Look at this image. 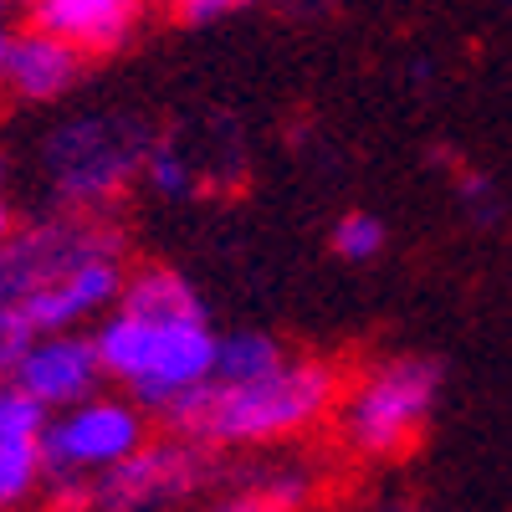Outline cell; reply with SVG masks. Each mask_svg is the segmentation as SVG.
Instances as JSON below:
<instances>
[{
    "mask_svg": "<svg viewBox=\"0 0 512 512\" xmlns=\"http://www.w3.org/2000/svg\"><path fill=\"white\" fill-rule=\"evenodd\" d=\"M338 395L344 379L328 359L287 354L272 374L256 379H205L164 415V425L205 451H272L323 425L338 410Z\"/></svg>",
    "mask_w": 512,
    "mask_h": 512,
    "instance_id": "obj_1",
    "label": "cell"
},
{
    "mask_svg": "<svg viewBox=\"0 0 512 512\" xmlns=\"http://www.w3.org/2000/svg\"><path fill=\"white\" fill-rule=\"evenodd\" d=\"M98 359L103 374L128 390V400L169 415L185 395L216 374L221 333L210 328L205 313H139V308H113L98 333Z\"/></svg>",
    "mask_w": 512,
    "mask_h": 512,
    "instance_id": "obj_2",
    "label": "cell"
},
{
    "mask_svg": "<svg viewBox=\"0 0 512 512\" xmlns=\"http://www.w3.org/2000/svg\"><path fill=\"white\" fill-rule=\"evenodd\" d=\"M159 134L139 113H77L41 139V180L57 210H113L139 185Z\"/></svg>",
    "mask_w": 512,
    "mask_h": 512,
    "instance_id": "obj_3",
    "label": "cell"
},
{
    "mask_svg": "<svg viewBox=\"0 0 512 512\" xmlns=\"http://www.w3.org/2000/svg\"><path fill=\"white\" fill-rule=\"evenodd\" d=\"M441 400V364L425 354H395L369 364L333 410L338 446L359 461H400L420 446Z\"/></svg>",
    "mask_w": 512,
    "mask_h": 512,
    "instance_id": "obj_4",
    "label": "cell"
},
{
    "mask_svg": "<svg viewBox=\"0 0 512 512\" xmlns=\"http://www.w3.org/2000/svg\"><path fill=\"white\" fill-rule=\"evenodd\" d=\"M149 441V410L128 395H93L47 415L41 431V461H47V497L52 512H93V482L113 472Z\"/></svg>",
    "mask_w": 512,
    "mask_h": 512,
    "instance_id": "obj_5",
    "label": "cell"
},
{
    "mask_svg": "<svg viewBox=\"0 0 512 512\" xmlns=\"http://www.w3.org/2000/svg\"><path fill=\"white\" fill-rule=\"evenodd\" d=\"M108 256H128V241L108 210H52L11 231L0 246V303L26 308L31 297L57 287L62 277L108 262Z\"/></svg>",
    "mask_w": 512,
    "mask_h": 512,
    "instance_id": "obj_6",
    "label": "cell"
},
{
    "mask_svg": "<svg viewBox=\"0 0 512 512\" xmlns=\"http://www.w3.org/2000/svg\"><path fill=\"white\" fill-rule=\"evenodd\" d=\"M216 451L185 436L144 441L128 461L93 482V512H175L216 482Z\"/></svg>",
    "mask_w": 512,
    "mask_h": 512,
    "instance_id": "obj_7",
    "label": "cell"
},
{
    "mask_svg": "<svg viewBox=\"0 0 512 512\" xmlns=\"http://www.w3.org/2000/svg\"><path fill=\"white\" fill-rule=\"evenodd\" d=\"M21 390L47 410H67V405H82L103 395V359H98V344L93 333H41L36 344L26 349L21 369L11 374Z\"/></svg>",
    "mask_w": 512,
    "mask_h": 512,
    "instance_id": "obj_8",
    "label": "cell"
},
{
    "mask_svg": "<svg viewBox=\"0 0 512 512\" xmlns=\"http://www.w3.org/2000/svg\"><path fill=\"white\" fill-rule=\"evenodd\" d=\"M144 21V0H36L31 26L62 36L82 57L118 52Z\"/></svg>",
    "mask_w": 512,
    "mask_h": 512,
    "instance_id": "obj_9",
    "label": "cell"
},
{
    "mask_svg": "<svg viewBox=\"0 0 512 512\" xmlns=\"http://www.w3.org/2000/svg\"><path fill=\"white\" fill-rule=\"evenodd\" d=\"M82 77V52L67 47L62 36L26 26L11 36V57H6V88L21 103H57L77 88Z\"/></svg>",
    "mask_w": 512,
    "mask_h": 512,
    "instance_id": "obj_10",
    "label": "cell"
},
{
    "mask_svg": "<svg viewBox=\"0 0 512 512\" xmlns=\"http://www.w3.org/2000/svg\"><path fill=\"white\" fill-rule=\"evenodd\" d=\"M313 482H318V472H313L308 461L262 456V461H251L246 472L236 477V497L262 502V507H277V512H297V507L313 497Z\"/></svg>",
    "mask_w": 512,
    "mask_h": 512,
    "instance_id": "obj_11",
    "label": "cell"
},
{
    "mask_svg": "<svg viewBox=\"0 0 512 512\" xmlns=\"http://www.w3.org/2000/svg\"><path fill=\"white\" fill-rule=\"evenodd\" d=\"M47 487V461L41 436H0V512H21Z\"/></svg>",
    "mask_w": 512,
    "mask_h": 512,
    "instance_id": "obj_12",
    "label": "cell"
},
{
    "mask_svg": "<svg viewBox=\"0 0 512 512\" xmlns=\"http://www.w3.org/2000/svg\"><path fill=\"white\" fill-rule=\"evenodd\" d=\"M292 349L272 333H256V328H241V333H221V349H216V374L210 379H256V374H272Z\"/></svg>",
    "mask_w": 512,
    "mask_h": 512,
    "instance_id": "obj_13",
    "label": "cell"
},
{
    "mask_svg": "<svg viewBox=\"0 0 512 512\" xmlns=\"http://www.w3.org/2000/svg\"><path fill=\"white\" fill-rule=\"evenodd\" d=\"M139 185H144L154 200H195V195H200V169H195V159H190L175 139H154Z\"/></svg>",
    "mask_w": 512,
    "mask_h": 512,
    "instance_id": "obj_14",
    "label": "cell"
},
{
    "mask_svg": "<svg viewBox=\"0 0 512 512\" xmlns=\"http://www.w3.org/2000/svg\"><path fill=\"white\" fill-rule=\"evenodd\" d=\"M328 246L338 262H374V256H384V246H390V226H384L374 210H349V216H338L333 231H328Z\"/></svg>",
    "mask_w": 512,
    "mask_h": 512,
    "instance_id": "obj_15",
    "label": "cell"
},
{
    "mask_svg": "<svg viewBox=\"0 0 512 512\" xmlns=\"http://www.w3.org/2000/svg\"><path fill=\"white\" fill-rule=\"evenodd\" d=\"M36 328H31V318L21 313V308H6L0 303V379H11L16 369H21V359H26V349L36 344Z\"/></svg>",
    "mask_w": 512,
    "mask_h": 512,
    "instance_id": "obj_16",
    "label": "cell"
},
{
    "mask_svg": "<svg viewBox=\"0 0 512 512\" xmlns=\"http://www.w3.org/2000/svg\"><path fill=\"white\" fill-rule=\"evenodd\" d=\"M169 6H175V16L185 26H205V21H221V16L251 6V0H169Z\"/></svg>",
    "mask_w": 512,
    "mask_h": 512,
    "instance_id": "obj_17",
    "label": "cell"
},
{
    "mask_svg": "<svg viewBox=\"0 0 512 512\" xmlns=\"http://www.w3.org/2000/svg\"><path fill=\"white\" fill-rule=\"evenodd\" d=\"M461 200L472 205V216H477V221H492V216H497V190H492L482 175H466V185H461Z\"/></svg>",
    "mask_w": 512,
    "mask_h": 512,
    "instance_id": "obj_18",
    "label": "cell"
},
{
    "mask_svg": "<svg viewBox=\"0 0 512 512\" xmlns=\"http://www.w3.org/2000/svg\"><path fill=\"white\" fill-rule=\"evenodd\" d=\"M349 512H420L410 497H374V502H359V507H349Z\"/></svg>",
    "mask_w": 512,
    "mask_h": 512,
    "instance_id": "obj_19",
    "label": "cell"
},
{
    "mask_svg": "<svg viewBox=\"0 0 512 512\" xmlns=\"http://www.w3.org/2000/svg\"><path fill=\"white\" fill-rule=\"evenodd\" d=\"M16 226H21V221H16V210H11V200L0 195V246L11 241V231H16Z\"/></svg>",
    "mask_w": 512,
    "mask_h": 512,
    "instance_id": "obj_20",
    "label": "cell"
},
{
    "mask_svg": "<svg viewBox=\"0 0 512 512\" xmlns=\"http://www.w3.org/2000/svg\"><path fill=\"white\" fill-rule=\"evenodd\" d=\"M221 512H277V507H262V502H246V497H236V502H226Z\"/></svg>",
    "mask_w": 512,
    "mask_h": 512,
    "instance_id": "obj_21",
    "label": "cell"
},
{
    "mask_svg": "<svg viewBox=\"0 0 512 512\" xmlns=\"http://www.w3.org/2000/svg\"><path fill=\"white\" fill-rule=\"evenodd\" d=\"M6 57H11V31L0 26V82H6Z\"/></svg>",
    "mask_w": 512,
    "mask_h": 512,
    "instance_id": "obj_22",
    "label": "cell"
},
{
    "mask_svg": "<svg viewBox=\"0 0 512 512\" xmlns=\"http://www.w3.org/2000/svg\"><path fill=\"white\" fill-rule=\"evenodd\" d=\"M6 6H11V0H0V11H6Z\"/></svg>",
    "mask_w": 512,
    "mask_h": 512,
    "instance_id": "obj_23",
    "label": "cell"
},
{
    "mask_svg": "<svg viewBox=\"0 0 512 512\" xmlns=\"http://www.w3.org/2000/svg\"><path fill=\"white\" fill-rule=\"evenodd\" d=\"M31 6H36V0H31Z\"/></svg>",
    "mask_w": 512,
    "mask_h": 512,
    "instance_id": "obj_24",
    "label": "cell"
}]
</instances>
